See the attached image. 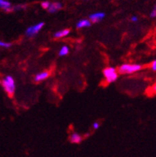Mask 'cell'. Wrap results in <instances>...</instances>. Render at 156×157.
<instances>
[{"mask_svg":"<svg viewBox=\"0 0 156 157\" xmlns=\"http://www.w3.org/2000/svg\"><path fill=\"white\" fill-rule=\"evenodd\" d=\"M69 46H63L61 48V50H60L58 55H59L60 57H64V56L67 55V54H69Z\"/></svg>","mask_w":156,"mask_h":157,"instance_id":"7c38bea8","label":"cell"},{"mask_svg":"<svg viewBox=\"0 0 156 157\" xmlns=\"http://www.w3.org/2000/svg\"><path fill=\"white\" fill-rule=\"evenodd\" d=\"M131 20L132 22H137V21H138V18H137L136 16H132V17L131 18Z\"/></svg>","mask_w":156,"mask_h":157,"instance_id":"ac0fdd59","label":"cell"},{"mask_svg":"<svg viewBox=\"0 0 156 157\" xmlns=\"http://www.w3.org/2000/svg\"><path fill=\"white\" fill-rule=\"evenodd\" d=\"M12 46V43L10 42H2V41H0V47H3V48H10Z\"/></svg>","mask_w":156,"mask_h":157,"instance_id":"4fadbf2b","label":"cell"},{"mask_svg":"<svg viewBox=\"0 0 156 157\" xmlns=\"http://www.w3.org/2000/svg\"><path fill=\"white\" fill-rule=\"evenodd\" d=\"M1 83H2V82H1V81H0V84H1Z\"/></svg>","mask_w":156,"mask_h":157,"instance_id":"d6986e66","label":"cell"},{"mask_svg":"<svg viewBox=\"0 0 156 157\" xmlns=\"http://www.w3.org/2000/svg\"><path fill=\"white\" fill-rule=\"evenodd\" d=\"M61 8H62V4L60 3V2H53V3L50 4L49 8H48V10L50 13H54Z\"/></svg>","mask_w":156,"mask_h":157,"instance_id":"9c48e42d","label":"cell"},{"mask_svg":"<svg viewBox=\"0 0 156 157\" xmlns=\"http://www.w3.org/2000/svg\"><path fill=\"white\" fill-rule=\"evenodd\" d=\"M156 16V10L155 8H154V10H152V12H151V14H150V17L151 18H154V17H155Z\"/></svg>","mask_w":156,"mask_h":157,"instance_id":"e0dca14e","label":"cell"},{"mask_svg":"<svg viewBox=\"0 0 156 157\" xmlns=\"http://www.w3.org/2000/svg\"><path fill=\"white\" fill-rule=\"evenodd\" d=\"M151 70L154 72L156 70V61H154V62L151 63Z\"/></svg>","mask_w":156,"mask_h":157,"instance_id":"2e32d148","label":"cell"},{"mask_svg":"<svg viewBox=\"0 0 156 157\" xmlns=\"http://www.w3.org/2000/svg\"><path fill=\"white\" fill-rule=\"evenodd\" d=\"M82 136L80 134L77 133V132H73L71 134L70 137H69V140L72 144H80L82 141Z\"/></svg>","mask_w":156,"mask_h":157,"instance_id":"ba28073f","label":"cell"},{"mask_svg":"<svg viewBox=\"0 0 156 157\" xmlns=\"http://www.w3.org/2000/svg\"><path fill=\"white\" fill-rule=\"evenodd\" d=\"M2 87H3L4 90L6 92L7 95L9 97H13L15 92L16 86H15V81H14V78L10 75L6 76L2 81Z\"/></svg>","mask_w":156,"mask_h":157,"instance_id":"6da1fadb","label":"cell"},{"mask_svg":"<svg viewBox=\"0 0 156 157\" xmlns=\"http://www.w3.org/2000/svg\"><path fill=\"white\" fill-rule=\"evenodd\" d=\"M45 23L44 22H39V23L36 24V25H34V26H31L28 28L26 31V35L29 38H33L36 34H38L40 30H42L43 28Z\"/></svg>","mask_w":156,"mask_h":157,"instance_id":"277c9868","label":"cell"},{"mask_svg":"<svg viewBox=\"0 0 156 157\" xmlns=\"http://www.w3.org/2000/svg\"><path fill=\"white\" fill-rule=\"evenodd\" d=\"M105 13H102V12H98V13H95V14H93L89 16V18L93 22H100L101 20L105 18Z\"/></svg>","mask_w":156,"mask_h":157,"instance_id":"52a82bcc","label":"cell"},{"mask_svg":"<svg viewBox=\"0 0 156 157\" xmlns=\"http://www.w3.org/2000/svg\"><path fill=\"white\" fill-rule=\"evenodd\" d=\"M91 26V22L88 19H82L80 20L79 22H77V28L81 29V28H85V27H89Z\"/></svg>","mask_w":156,"mask_h":157,"instance_id":"8fae6325","label":"cell"},{"mask_svg":"<svg viewBox=\"0 0 156 157\" xmlns=\"http://www.w3.org/2000/svg\"><path fill=\"white\" fill-rule=\"evenodd\" d=\"M103 74L108 83L115 82L118 78V72L113 67H107L103 70Z\"/></svg>","mask_w":156,"mask_h":157,"instance_id":"3957f363","label":"cell"},{"mask_svg":"<svg viewBox=\"0 0 156 157\" xmlns=\"http://www.w3.org/2000/svg\"><path fill=\"white\" fill-rule=\"evenodd\" d=\"M49 76H50V72L49 71H43L41 72V73H38L34 77V82H42V81H44V80H46V78H49Z\"/></svg>","mask_w":156,"mask_h":157,"instance_id":"5b68a950","label":"cell"},{"mask_svg":"<svg viewBox=\"0 0 156 157\" xmlns=\"http://www.w3.org/2000/svg\"><path fill=\"white\" fill-rule=\"evenodd\" d=\"M142 69V66L139 64H124L120 66L118 71L121 74H130L138 72Z\"/></svg>","mask_w":156,"mask_h":157,"instance_id":"7a4b0ae2","label":"cell"},{"mask_svg":"<svg viewBox=\"0 0 156 157\" xmlns=\"http://www.w3.org/2000/svg\"><path fill=\"white\" fill-rule=\"evenodd\" d=\"M100 127V123H98V122H94V123L93 124V129H98Z\"/></svg>","mask_w":156,"mask_h":157,"instance_id":"9a60e30c","label":"cell"},{"mask_svg":"<svg viewBox=\"0 0 156 157\" xmlns=\"http://www.w3.org/2000/svg\"><path fill=\"white\" fill-rule=\"evenodd\" d=\"M70 33V30L69 29H65V30H61L59 31L56 32L54 34V38H64L65 36L69 35Z\"/></svg>","mask_w":156,"mask_h":157,"instance_id":"30bf717a","label":"cell"},{"mask_svg":"<svg viewBox=\"0 0 156 157\" xmlns=\"http://www.w3.org/2000/svg\"><path fill=\"white\" fill-rule=\"evenodd\" d=\"M0 8L6 12H10L14 10L10 2L6 1V0H0Z\"/></svg>","mask_w":156,"mask_h":157,"instance_id":"8992f818","label":"cell"},{"mask_svg":"<svg viewBox=\"0 0 156 157\" xmlns=\"http://www.w3.org/2000/svg\"><path fill=\"white\" fill-rule=\"evenodd\" d=\"M50 3L48 2V1L42 2V6L44 8V9H48V8H49V6H50Z\"/></svg>","mask_w":156,"mask_h":157,"instance_id":"5bb4252c","label":"cell"}]
</instances>
